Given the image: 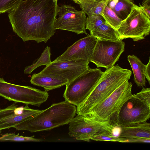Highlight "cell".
<instances>
[{"mask_svg": "<svg viewBox=\"0 0 150 150\" xmlns=\"http://www.w3.org/2000/svg\"><path fill=\"white\" fill-rule=\"evenodd\" d=\"M135 5L133 0H110L107 5L123 20L128 16Z\"/></svg>", "mask_w": 150, "mask_h": 150, "instance_id": "17", "label": "cell"}, {"mask_svg": "<svg viewBox=\"0 0 150 150\" xmlns=\"http://www.w3.org/2000/svg\"><path fill=\"white\" fill-rule=\"evenodd\" d=\"M42 140L33 137H24L14 133H6L0 137V141L40 142Z\"/></svg>", "mask_w": 150, "mask_h": 150, "instance_id": "24", "label": "cell"}, {"mask_svg": "<svg viewBox=\"0 0 150 150\" xmlns=\"http://www.w3.org/2000/svg\"><path fill=\"white\" fill-rule=\"evenodd\" d=\"M48 93L30 86L16 85L0 78V96L9 101L39 107L47 100Z\"/></svg>", "mask_w": 150, "mask_h": 150, "instance_id": "6", "label": "cell"}, {"mask_svg": "<svg viewBox=\"0 0 150 150\" xmlns=\"http://www.w3.org/2000/svg\"><path fill=\"white\" fill-rule=\"evenodd\" d=\"M118 136L125 139L150 138V124L146 122L120 127Z\"/></svg>", "mask_w": 150, "mask_h": 150, "instance_id": "16", "label": "cell"}, {"mask_svg": "<svg viewBox=\"0 0 150 150\" xmlns=\"http://www.w3.org/2000/svg\"><path fill=\"white\" fill-rule=\"evenodd\" d=\"M149 143L150 138H136L127 139V143Z\"/></svg>", "mask_w": 150, "mask_h": 150, "instance_id": "29", "label": "cell"}, {"mask_svg": "<svg viewBox=\"0 0 150 150\" xmlns=\"http://www.w3.org/2000/svg\"><path fill=\"white\" fill-rule=\"evenodd\" d=\"M30 82L33 85L43 87L46 91L58 88L68 83V80L62 76L50 74H34Z\"/></svg>", "mask_w": 150, "mask_h": 150, "instance_id": "15", "label": "cell"}, {"mask_svg": "<svg viewBox=\"0 0 150 150\" xmlns=\"http://www.w3.org/2000/svg\"><path fill=\"white\" fill-rule=\"evenodd\" d=\"M86 14L82 11L76 10L69 5L58 6L54 28L56 29L67 30L77 34H85L86 31Z\"/></svg>", "mask_w": 150, "mask_h": 150, "instance_id": "10", "label": "cell"}, {"mask_svg": "<svg viewBox=\"0 0 150 150\" xmlns=\"http://www.w3.org/2000/svg\"><path fill=\"white\" fill-rule=\"evenodd\" d=\"M134 95L148 106L150 107V88L143 87L140 92L134 94Z\"/></svg>", "mask_w": 150, "mask_h": 150, "instance_id": "27", "label": "cell"}, {"mask_svg": "<svg viewBox=\"0 0 150 150\" xmlns=\"http://www.w3.org/2000/svg\"><path fill=\"white\" fill-rule=\"evenodd\" d=\"M103 71L89 68L66 85L63 96L65 100L77 106L85 100L98 83Z\"/></svg>", "mask_w": 150, "mask_h": 150, "instance_id": "5", "label": "cell"}, {"mask_svg": "<svg viewBox=\"0 0 150 150\" xmlns=\"http://www.w3.org/2000/svg\"><path fill=\"white\" fill-rule=\"evenodd\" d=\"M109 0H94L95 1H106Z\"/></svg>", "mask_w": 150, "mask_h": 150, "instance_id": "32", "label": "cell"}, {"mask_svg": "<svg viewBox=\"0 0 150 150\" xmlns=\"http://www.w3.org/2000/svg\"><path fill=\"white\" fill-rule=\"evenodd\" d=\"M96 42V38L88 35L76 41L54 61L81 59L90 62Z\"/></svg>", "mask_w": 150, "mask_h": 150, "instance_id": "14", "label": "cell"}, {"mask_svg": "<svg viewBox=\"0 0 150 150\" xmlns=\"http://www.w3.org/2000/svg\"><path fill=\"white\" fill-rule=\"evenodd\" d=\"M23 0H0V14L8 13Z\"/></svg>", "mask_w": 150, "mask_h": 150, "instance_id": "26", "label": "cell"}, {"mask_svg": "<svg viewBox=\"0 0 150 150\" xmlns=\"http://www.w3.org/2000/svg\"><path fill=\"white\" fill-rule=\"evenodd\" d=\"M1 131H0V133H1Z\"/></svg>", "mask_w": 150, "mask_h": 150, "instance_id": "33", "label": "cell"}, {"mask_svg": "<svg viewBox=\"0 0 150 150\" xmlns=\"http://www.w3.org/2000/svg\"><path fill=\"white\" fill-rule=\"evenodd\" d=\"M106 22L116 30L122 21L107 5L101 14Z\"/></svg>", "mask_w": 150, "mask_h": 150, "instance_id": "22", "label": "cell"}, {"mask_svg": "<svg viewBox=\"0 0 150 150\" xmlns=\"http://www.w3.org/2000/svg\"><path fill=\"white\" fill-rule=\"evenodd\" d=\"M89 62L81 59L51 62L40 73L58 75L67 79L68 83L87 70Z\"/></svg>", "mask_w": 150, "mask_h": 150, "instance_id": "12", "label": "cell"}, {"mask_svg": "<svg viewBox=\"0 0 150 150\" xmlns=\"http://www.w3.org/2000/svg\"><path fill=\"white\" fill-rule=\"evenodd\" d=\"M150 59L149 58V61L148 64L145 65L144 70V74L145 78L146 79L148 82L150 83Z\"/></svg>", "mask_w": 150, "mask_h": 150, "instance_id": "30", "label": "cell"}, {"mask_svg": "<svg viewBox=\"0 0 150 150\" xmlns=\"http://www.w3.org/2000/svg\"><path fill=\"white\" fill-rule=\"evenodd\" d=\"M69 134L76 140L89 142L95 134L105 130L114 132L117 126L109 122H100L78 115L69 122Z\"/></svg>", "mask_w": 150, "mask_h": 150, "instance_id": "8", "label": "cell"}, {"mask_svg": "<svg viewBox=\"0 0 150 150\" xmlns=\"http://www.w3.org/2000/svg\"><path fill=\"white\" fill-rule=\"evenodd\" d=\"M76 107L66 101L52 104L49 107L16 125L17 130L31 132L47 131L68 124L75 116Z\"/></svg>", "mask_w": 150, "mask_h": 150, "instance_id": "2", "label": "cell"}, {"mask_svg": "<svg viewBox=\"0 0 150 150\" xmlns=\"http://www.w3.org/2000/svg\"><path fill=\"white\" fill-rule=\"evenodd\" d=\"M16 103L4 108H0V131L14 127L42 110L31 109L28 105L18 107Z\"/></svg>", "mask_w": 150, "mask_h": 150, "instance_id": "13", "label": "cell"}, {"mask_svg": "<svg viewBox=\"0 0 150 150\" xmlns=\"http://www.w3.org/2000/svg\"><path fill=\"white\" fill-rule=\"evenodd\" d=\"M125 43L117 41L97 39V42L90 62L97 68L106 69L114 66L125 50Z\"/></svg>", "mask_w": 150, "mask_h": 150, "instance_id": "9", "label": "cell"}, {"mask_svg": "<svg viewBox=\"0 0 150 150\" xmlns=\"http://www.w3.org/2000/svg\"><path fill=\"white\" fill-rule=\"evenodd\" d=\"M57 0H23L8 12L13 31L24 42H46L56 32Z\"/></svg>", "mask_w": 150, "mask_h": 150, "instance_id": "1", "label": "cell"}, {"mask_svg": "<svg viewBox=\"0 0 150 150\" xmlns=\"http://www.w3.org/2000/svg\"><path fill=\"white\" fill-rule=\"evenodd\" d=\"M116 31L120 40L128 38L134 41L142 40L149 34L150 18L139 6L135 5Z\"/></svg>", "mask_w": 150, "mask_h": 150, "instance_id": "7", "label": "cell"}, {"mask_svg": "<svg viewBox=\"0 0 150 150\" xmlns=\"http://www.w3.org/2000/svg\"><path fill=\"white\" fill-rule=\"evenodd\" d=\"M74 1L75 3L79 4V3L82 1H94V0H71Z\"/></svg>", "mask_w": 150, "mask_h": 150, "instance_id": "31", "label": "cell"}, {"mask_svg": "<svg viewBox=\"0 0 150 150\" xmlns=\"http://www.w3.org/2000/svg\"><path fill=\"white\" fill-rule=\"evenodd\" d=\"M50 55V48L47 46L36 62L25 68L24 73L30 74L38 67L42 65L46 66L49 64L51 62Z\"/></svg>", "mask_w": 150, "mask_h": 150, "instance_id": "21", "label": "cell"}, {"mask_svg": "<svg viewBox=\"0 0 150 150\" xmlns=\"http://www.w3.org/2000/svg\"><path fill=\"white\" fill-rule=\"evenodd\" d=\"M132 74L130 70L118 64L103 72L99 82L85 100L76 107V113L84 116L109 96L124 82L128 81Z\"/></svg>", "mask_w": 150, "mask_h": 150, "instance_id": "3", "label": "cell"}, {"mask_svg": "<svg viewBox=\"0 0 150 150\" xmlns=\"http://www.w3.org/2000/svg\"><path fill=\"white\" fill-rule=\"evenodd\" d=\"M113 131L105 130L93 136L91 140L96 141H106L127 143V139L120 138L115 135Z\"/></svg>", "mask_w": 150, "mask_h": 150, "instance_id": "23", "label": "cell"}, {"mask_svg": "<svg viewBox=\"0 0 150 150\" xmlns=\"http://www.w3.org/2000/svg\"><path fill=\"white\" fill-rule=\"evenodd\" d=\"M90 32V35L96 39L114 41L120 40L116 30L106 22Z\"/></svg>", "mask_w": 150, "mask_h": 150, "instance_id": "19", "label": "cell"}, {"mask_svg": "<svg viewBox=\"0 0 150 150\" xmlns=\"http://www.w3.org/2000/svg\"><path fill=\"white\" fill-rule=\"evenodd\" d=\"M132 87L131 82L128 81L124 82L83 116L99 122H109L117 127L116 122L120 110L123 104L133 95Z\"/></svg>", "mask_w": 150, "mask_h": 150, "instance_id": "4", "label": "cell"}, {"mask_svg": "<svg viewBox=\"0 0 150 150\" xmlns=\"http://www.w3.org/2000/svg\"><path fill=\"white\" fill-rule=\"evenodd\" d=\"M150 117V107L134 94L123 104L116 122L118 127L146 122Z\"/></svg>", "mask_w": 150, "mask_h": 150, "instance_id": "11", "label": "cell"}, {"mask_svg": "<svg viewBox=\"0 0 150 150\" xmlns=\"http://www.w3.org/2000/svg\"><path fill=\"white\" fill-rule=\"evenodd\" d=\"M110 0L86 1L81 2L79 4L82 10L88 16L101 15Z\"/></svg>", "mask_w": 150, "mask_h": 150, "instance_id": "20", "label": "cell"}, {"mask_svg": "<svg viewBox=\"0 0 150 150\" xmlns=\"http://www.w3.org/2000/svg\"><path fill=\"white\" fill-rule=\"evenodd\" d=\"M106 22L104 18L101 15L88 16L86 19V29L89 30L90 32Z\"/></svg>", "mask_w": 150, "mask_h": 150, "instance_id": "25", "label": "cell"}, {"mask_svg": "<svg viewBox=\"0 0 150 150\" xmlns=\"http://www.w3.org/2000/svg\"><path fill=\"white\" fill-rule=\"evenodd\" d=\"M127 57L133 72L134 82L139 87L145 86L146 80L144 74L145 65L134 55H129Z\"/></svg>", "mask_w": 150, "mask_h": 150, "instance_id": "18", "label": "cell"}, {"mask_svg": "<svg viewBox=\"0 0 150 150\" xmlns=\"http://www.w3.org/2000/svg\"><path fill=\"white\" fill-rule=\"evenodd\" d=\"M139 6L150 18V0H143L142 5L139 4Z\"/></svg>", "mask_w": 150, "mask_h": 150, "instance_id": "28", "label": "cell"}]
</instances>
